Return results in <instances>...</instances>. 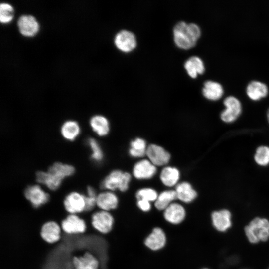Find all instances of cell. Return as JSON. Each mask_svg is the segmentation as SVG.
Segmentation results:
<instances>
[{"mask_svg": "<svg viewBox=\"0 0 269 269\" xmlns=\"http://www.w3.org/2000/svg\"><path fill=\"white\" fill-rule=\"evenodd\" d=\"M226 109L221 114V118L225 122L234 121L241 112V105L239 100L234 96H229L224 101Z\"/></svg>", "mask_w": 269, "mask_h": 269, "instance_id": "cell-10", "label": "cell"}, {"mask_svg": "<svg viewBox=\"0 0 269 269\" xmlns=\"http://www.w3.org/2000/svg\"><path fill=\"white\" fill-rule=\"evenodd\" d=\"M63 205L69 214L82 213L85 211L86 207L84 194L78 191L69 192L63 199Z\"/></svg>", "mask_w": 269, "mask_h": 269, "instance_id": "cell-6", "label": "cell"}, {"mask_svg": "<svg viewBox=\"0 0 269 269\" xmlns=\"http://www.w3.org/2000/svg\"><path fill=\"white\" fill-rule=\"evenodd\" d=\"M147 148L144 139L136 138L131 141L129 153L133 157H141L146 154Z\"/></svg>", "mask_w": 269, "mask_h": 269, "instance_id": "cell-29", "label": "cell"}, {"mask_svg": "<svg viewBox=\"0 0 269 269\" xmlns=\"http://www.w3.org/2000/svg\"><path fill=\"white\" fill-rule=\"evenodd\" d=\"M25 198L34 209H38L48 203L50 195L38 185L28 186L24 191Z\"/></svg>", "mask_w": 269, "mask_h": 269, "instance_id": "cell-5", "label": "cell"}, {"mask_svg": "<svg viewBox=\"0 0 269 269\" xmlns=\"http://www.w3.org/2000/svg\"><path fill=\"white\" fill-rule=\"evenodd\" d=\"M72 263L75 269H99L100 262L93 254L86 251L80 256H74Z\"/></svg>", "mask_w": 269, "mask_h": 269, "instance_id": "cell-18", "label": "cell"}, {"mask_svg": "<svg viewBox=\"0 0 269 269\" xmlns=\"http://www.w3.org/2000/svg\"><path fill=\"white\" fill-rule=\"evenodd\" d=\"M177 198L183 203H189L193 201L197 196L196 191L187 182L178 183L176 187Z\"/></svg>", "mask_w": 269, "mask_h": 269, "instance_id": "cell-19", "label": "cell"}, {"mask_svg": "<svg viewBox=\"0 0 269 269\" xmlns=\"http://www.w3.org/2000/svg\"><path fill=\"white\" fill-rule=\"evenodd\" d=\"M146 154L149 160L156 166L165 165L170 159L169 153L163 147L156 144L149 145Z\"/></svg>", "mask_w": 269, "mask_h": 269, "instance_id": "cell-12", "label": "cell"}, {"mask_svg": "<svg viewBox=\"0 0 269 269\" xmlns=\"http://www.w3.org/2000/svg\"><path fill=\"white\" fill-rule=\"evenodd\" d=\"M166 242V235L164 231L159 227H154L144 240L145 246L153 251L162 249Z\"/></svg>", "mask_w": 269, "mask_h": 269, "instance_id": "cell-9", "label": "cell"}, {"mask_svg": "<svg viewBox=\"0 0 269 269\" xmlns=\"http://www.w3.org/2000/svg\"><path fill=\"white\" fill-rule=\"evenodd\" d=\"M114 43L118 49L124 52L132 51L137 44L134 34L127 30H122L116 34Z\"/></svg>", "mask_w": 269, "mask_h": 269, "instance_id": "cell-11", "label": "cell"}, {"mask_svg": "<svg viewBox=\"0 0 269 269\" xmlns=\"http://www.w3.org/2000/svg\"><path fill=\"white\" fill-rule=\"evenodd\" d=\"M201 269H209L208 268H202Z\"/></svg>", "mask_w": 269, "mask_h": 269, "instance_id": "cell-37", "label": "cell"}, {"mask_svg": "<svg viewBox=\"0 0 269 269\" xmlns=\"http://www.w3.org/2000/svg\"><path fill=\"white\" fill-rule=\"evenodd\" d=\"M223 92L222 85L217 82L208 80L204 83L202 93L208 99L217 100L222 97Z\"/></svg>", "mask_w": 269, "mask_h": 269, "instance_id": "cell-22", "label": "cell"}, {"mask_svg": "<svg viewBox=\"0 0 269 269\" xmlns=\"http://www.w3.org/2000/svg\"><path fill=\"white\" fill-rule=\"evenodd\" d=\"M184 68L188 74L193 78H196L198 74H202L205 70L203 62L196 56H192L186 61Z\"/></svg>", "mask_w": 269, "mask_h": 269, "instance_id": "cell-26", "label": "cell"}, {"mask_svg": "<svg viewBox=\"0 0 269 269\" xmlns=\"http://www.w3.org/2000/svg\"><path fill=\"white\" fill-rule=\"evenodd\" d=\"M244 231L251 243L265 242L269 239V221L266 218L256 217L245 226Z\"/></svg>", "mask_w": 269, "mask_h": 269, "instance_id": "cell-2", "label": "cell"}, {"mask_svg": "<svg viewBox=\"0 0 269 269\" xmlns=\"http://www.w3.org/2000/svg\"><path fill=\"white\" fill-rule=\"evenodd\" d=\"M151 202L143 200H137V206L138 208L142 211L144 212H149L151 209Z\"/></svg>", "mask_w": 269, "mask_h": 269, "instance_id": "cell-35", "label": "cell"}, {"mask_svg": "<svg viewBox=\"0 0 269 269\" xmlns=\"http://www.w3.org/2000/svg\"></svg>", "mask_w": 269, "mask_h": 269, "instance_id": "cell-38", "label": "cell"}, {"mask_svg": "<svg viewBox=\"0 0 269 269\" xmlns=\"http://www.w3.org/2000/svg\"><path fill=\"white\" fill-rule=\"evenodd\" d=\"M75 168L71 165L56 162L53 164L47 170L58 179L63 181L65 178L72 176L75 172Z\"/></svg>", "mask_w": 269, "mask_h": 269, "instance_id": "cell-24", "label": "cell"}, {"mask_svg": "<svg viewBox=\"0 0 269 269\" xmlns=\"http://www.w3.org/2000/svg\"><path fill=\"white\" fill-rule=\"evenodd\" d=\"M157 172L156 166L149 160L143 159L136 162L133 169L134 176L137 179H149Z\"/></svg>", "mask_w": 269, "mask_h": 269, "instance_id": "cell-16", "label": "cell"}, {"mask_svg": "<svg viewBox=\"0 0 269 269\" xmlns=\"http://www.w3.org/2000/svg\"><path fill=\"white\" fill-rule=\"evenodd\" d=\"M118 204L119 199L112 191L107 190L97 194L96 206L100 210L110 212L115 210Z\"/></svg>", "mask_w": 269, "mask_h": 269, "instance_id": "cell-17", "label": "cell"}, {"mask_svg": "<svg viewBox=\"0 0 269 269\" xmlns=\"http://www.w3.org/2000/svg\"><path fill=\"white\" fill-rule=\"evenodd\" d=\"M268 91L266 85L257 81L251 82L247 87V94L250 98L253 100H258L265 97Z\"/></svg>", "mask_w": 269, "mask_h": 269, "instance_id": "cell-27", "label": "cell"}, {"mask_svg": "<svg viewBox=\"0 0 269 269\" xmlns=\"http://www.w3.org/2000/svg\"><path fill=\"white\" fill-rule=\"evenodd\" d=\"M267 118H268V122L269 123V109L268 110V111H267Z\"/></svg>", "mask_w": 269, "mask_h": 269, "instance_id": "cell-36", "label": "cell"}, {"mask_svg": "<svg viewBox=\"0 0 269 269\" xmlns=\"http://www.w3.org/2000/svg\"><path fill=\"white\" fill-rule=\"evenodd\" d=\"M62 231L68 234H82L85 232L87 226L85 221L77 214H69L60 225Z\"/></svg>", "mask_w": 269, "mask_h": 269, "instance_id": "cell-7", "label": "cell"}, {"mask_svg": "<svg viewBox=\"0 0 269 269\" xmlns=\"http://www.w3.org/2000/svg\"><path fill=\"white\" fill-rule=\"evenodd\" d=\"M186 216L185 209L181 204L173 202L168 206L163 212L165 220L172 225L181 223Z\"/></svg>", "mask_w": 269, "mask_h": 269, "instance_id": "cell-13", "label": "cell"}, {"mask_svg": "<svg viewBox=\"0 0 269 269\" xmlns=\"http://www.w3.org/2000/svg\"><path fill=\"white\" fill-rule=\"evenodd\" d=\"M61 233L62 229L59 224L55 221H49L42 225L40 235L47 243L54 244L60 240Z\"/></svg>", "mask_w": 269, "mask_h": 269, "instance_id": "cell-15", "label": "cell"}, {"mask_svg": "<svg viewBox=\"0 0 269 269\" xmlns=\"http://www.w3.org/2000/svg\"><path fill=\"white\" fill-rule=\"evenodd\" d=\"M174 41L177 47L188 49L194 46L201 34L199 27L195 23L178 22L173 28Z\"/></svg>", "mask_w": 269, "mask_h": 269, "instance_id": "cell-1", "label": "cell"}, {"mask_svg": "<svg viewBox=\"0 0 269 269\" xmlns=\"http://www.w3.org/2000/svg\"><path fill=\"white\" fill-rule=\"evenodd\" d=\"M158 196L157 191L151 188H141L136 193V198L137 200L143 199L150 202H155Z\"/></svg>", "mask_w": 269, "mask_h": 269, "instance_id": "cell-33", "label": "cell"}, {"mask_svg": "<svg viewBox=\"0 0 269 269\" xmlns=\"http://www.w3.org/2000/svg\"><path fill=\"white\" fill-rule=\"evenodd\" d=\"M91 218L92 227L102 234L110 233L114 228L115 220L110 212L95 210L92 214Z\"/></svg>", "mask_w": 269, "mask_h": 269, "instance_id": "cell-4", "label": "cell"}, {"mask_svg": "<svg viewBox=\"0 0 269 269\" xmlns=\"http://www.w3.org/2000/svg\"><path fill=\"white\" fill-rule=\"evenodd\" d=\"M86 203L85 209L84 212H93L95 210L96 206V200L97 194L95 189L88 186L87 188L86 193L84 194Z\"/></svg>", "mask_w": 269, "mask_h": 269, "instance_id": "cell-30", "label": "cell"}, {"mask_svg": "<svg viewBox=\"0 0 269 269\" xmlns=\"http://www.w3.org/2000/svg\"><path fill=\"white\" fill-rule=\"evenodd\" d=\"M180 178L178 169L171 166L165 167L161 171L160 179L162 183L168 187H172L177 184Z\"/></svg>", "mask_w": 269, "mask_h": 269, "instance_id": "cell-25", "label": "cell"}, {"mask_svg": "<svg viewBox=\"0 0 269 269\" xmlns=\"http://www.w3.org/2000/svg\"><path fill=\"white\" fill-rule=\"evenodd\" d=\"M131 179V174L120 170L111 171L102 181L101 187L108 191L119 190L121 192L126 191Z\"/></svg>", "mask_w": 269, "mask_h": 269, "instance_id": "cell-3", "label": "cell"}, {"mask_svg": "<svg viewBox=\"0 0 269 269\" xmlns=\"http://www.w3.org/2000/svg\"><path fill=\"white\" fill-rule=\"evenodd\" d=\"M211 217L213 226L219 232H226L232 226V215L228 210L213 211Z\"/></svg>", "mask_w": 269, "mask_h": 269, "instance_id": "cell-14", "label": "cell"}, {"mask_svg": "<svg viewBox=\"0 0 269 269\" xmlns=\"http://www.w3.org/2000/svg\"><path fill=\"white\" fill-rule=\"evenodd\" d=\"M87 143L92 151V159L96 162H101L103 159L104 154L98 141L95 138L90 137L88 138Z\"/></svg>", "mask_w": 269, "mask_h": 269, "instance_id": "cell-32", "label": "cell"}, {"mask_svg": "<svg viewBox=\"0 0 269 269\" xmlns=\"http://www.w3.org/2000/svg\"><path fill=\"white\" fill-rule=\"evenodd\" d=\"M36 178L39 183L44 185L52 191L58 189L62 182L48 171L37 172Z\"/></svg>", "mask_w": 269, "mask_h": 269, "instance_id": "cell-23", "label": "cell"}, {"mask_svg": "<svg viewBox=\"0 0 269 269\" xmlns=\"http://www.w3.org/2000/svg\"><path fill=\"white\" fill-rule=\"evenodd\" d=\"M89 123L93 132L100 136L107 135L110 131L109 121L104 116H93L90 119Z\"/></svg>", "mask_w": 269, "mask_h": 269, "instance_id": "cell-20", "label": "cell"}, {"mask_svg": "<svg viewBox=\"0 0 269 269\" xmlns=\"http://www.w3.org/2000/svg\"><path fill=\"white\" fill-rule=\"evenodd\" d=\"M14 10L13 6L8 3H1L0 5V21L3 24L10 23L13 19Z\"/></svg>", "mask_w": 269, "mask_h": 269, "instance_id": "cell-31", "label": "cell"}, {"mask_svg": "<svg viewBox=\"0 0 269 269\" xmlns=\"http://www.w3.org/2000/svg\"><path fill=\"white\" fill-rule=\"evenodd\" d=\"M177 198L175 190H165L160 193L154 202L155 208L159 211H164Z\"/></svg>", "mask_w": 269, "mask_h": 269, "instance_id": "cell-28", "label": "cell"}, {"mask_svg": "<svg viewBox=\"0 0 269 269\" xmlns=\"http://www.w3.org/2000/svg\"><path fill=\"white\" fill-rule=\"evenodd\" d=\"M255 160L260 165H268L269 163V147L265 146L259 147L256 150Z\"/></svg>", "mask_w": 269, "mask_h": 269, "instance_id": "cell-34", "label": "cell"}, {"mask_svg": "<svg viewBox=\"0 0 269 269\" xmlns=\"http://www.w3.org/2000/svg\"><path fill=\"white\" fill-rule=\"evenodd\" d=\"M17 27L20 34L27 37L35 36L39 32L40 25L35 17L24 14L18 19Z\"/></svg>", "mask_w": 269, "mask_h": 269, "instance_id": "cell-8", "label": "cell"}, {"mask_svg": "<svg viewBox=\"0 0 269 269\" xmlns=\"http://www.w3.org/2000/svg\"><path fill=\"white\" fill-rule=\"evenodd\" d=\"M60 132L64 139L68 141H73L79 135L81 128L76 121L67 120L62 125Z\"/></svg>", "mask_w": 269, "mask_h": 269, "instance_id": "cell-21", "label": "cell"}]
</instances>
